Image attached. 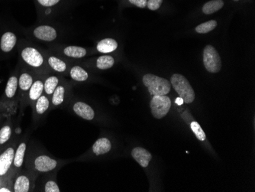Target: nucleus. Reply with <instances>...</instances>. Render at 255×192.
I'll list each match as a JSON object with an SVG mask.
<instances>
[{
	"mask_svg": "<svg viewBox=\"0 0 255 192\" xmlns=\"http://www.w3.org/2000/svg\"><path fill=\"white\" fill-rule=\"evenodd\" d=\"M51 100V110L57 108H65L71 100V87L65 79L63 78L53 93Z\"/></svg>",
	"mask_w": 255,
	"mask_h": 192,
	"instance_id": "obj_10",
	"label": "nucleus"
},
{
	"mask_svg": "<svg viewBox=\"0 0 255 192\" xmlns=\"http://www.w3.org/2000/svg\"><path fill=\"white\" fill-rule=\"evenodd\" d=\"M38 10V18L42 22H49L67 7L68 0H34Z\"/></svg>",
	"mask_w": 255,
	"mask_h": 192,
	"instance_id": "obj_3",
	"label": "nucleus"
},
{
	"mask_svg": "<svg viewBox=\"0 0 255 192\" xmlns=\"http://www.w3.org/2000/svg\"><path fill=\"white\" fill-rule=\"evenodd\" d=\"M118 45L117 40L111 38H104L99 41L97 45V50L103 54H109L116 51L118 48Z\"/></svg>",
	"mask_w": 255,
	"mask_h": 192,
	"instance_id": "obj_27",
	"label": "nucleus"
},
{
	"mask_svg": "<svg viewBox=\"0 0 255 192\" xmlns=\"http://www.w3.org/2000/svg\"><path fill=\"white\" fill-rule=\"evenodd\" d=\"M0 192H12V186L8 183H4L0 186Z\"/></svg>",
	"mask_w": 255,
	"mask_h": 192,
	"instance_id": "obj_34",
	"label": "nucleus"
},
{
	"mask_svg": "<svg viewBox=\"0 0 255 192\" xmlns=\"http://www.w3.org/2000/svg\"><path fill=\"white\" fill-rule=\"evenodd\" d=\"M13 123L9 118L0 126V152L13 140Z\"/></svg>",
	"mask_w": 255,
	"mask_h": 192,
	"instance_id": "obj_22",
	"label": "nucleus"
},
{
	"mask_svg": "<svg viewBox=\"0 0 255 192\" xmlns=\"http://www.w3.org/2000/svg\"><path fill=\"white\" fill-rule=\"evenodd\" d=\"M151 114L156 119H162L165 117L171 107V100L166 95L153 96L150 100Z\"/></svg>",
	"mask_w": 255,
	"mask_h": 192,
	"instance_id": "obj_16",
	"label": "nucleus"
},
{
	"mask_svg": "<svg viewBox=\"0 0 255 192\" xmlns=\"http://www.w3.org/2000/svg\"><path fill=\"white\" fill-rule=\"evenodd\" d=\"M217 26V21L215 20H210V21H206L204 23L200 24L196 28V31L200 34H206V33L210 32L213 31Z\"/></svg>",
	"mask_w": 255,
	"mask_h": 192,
	"instance_id": "obj_30",
	"label": "nucleus"
},
{
	"mask_svg": "<svg viewBox=\"0 0 255 192\" xmlns=\"http://www.w3.org/2000/svg\"><path fill=\"white\" fill-rule=\"evenodd\" d=\"M203 63L209 72L218 73L222 68V61L219 53L212 45H207L203 51Z\"/></svg>",
	"mask_w": 255,
	"mask_h": 192,
	"instance_id": "obj_17",
	"label": "nucleus"
},
{
	"mask_svg": "<svg viewBox=\"0 0 255 192\" xmlns=\"http://www.w3.org/2000/svg\"><path fill=\"white\" fill-rule=\"evenodd\" d=\"M114 58L113 56L108 55V54L100 56L96 62L97 68L100 70L110 69L114 66Z\"/></svg>",
	"mask_w": 255,
	"mask_h": 192,
	"instance_id": "obj_28",
	"label": "nucleus"
},
{
	"mask_svg": "<svg viewBox=\"0 0 255 192\" xmlns=\"http://www.w3.org/2000/svg\"><path fill=\"white\" fill-rule=\"evenodd\" d=\"M234 1H236V2H237V1H239V0H234Z\"/></svg>",
	"mask_w": 255,
	"mask_h": 192,
	"instance_id": "obj_38",
	"label": "nucleus"
},
{
	"mask_svg": "<svg viewBox=\"0 0 255 192\" xmlns=\"http://www.w3.org/2000/svg\"><path fill=\"white\" fill-rule=\"evenodd\" d=\"M28 135H24L18 140V145L15 149V155H14L13 164L11 169V176L14 178L15 175L22 169L25 163V154H26L27 148H28Z\"/></svg>",
	"mask_w": 255,
	"mask_h": 192,
	"instance_id": "obj_18",
	"label": "nucleus"
},
{
	"mask_svg": "<svg viewBox=\"0 0 255 192\" xmlns=\"http://www.w3.org/2000/svg\"><path fill=\"white\" fill-rule=\"evenodd\" d=\"M131 155L133 159L143 168L147 167L150 160H152L151 154L147 150L141 147L133 149Z\"/></svg>",
	"mask_w": 255,
	"mask_h": 192,
	"instance_id": "obj_25",
	"label": "nucleus"
},
{
	"mask_svg": "<svg viewBox=\"0 0 255 192\" xmlns=\"http://www.w3.org/2000/svg\"><path fill=\"white\" fill-rule=\"evenodd\" d=\"M20 61L23 67H26L37 75H46L51 72L46 63L44 50L28 41L22 42L18 49Z\"/></svg>",
	"mask_w": 255,
	"mask_h": 192,
	"instance_id": "obj_2",
	"label": "nucleus"
},
{
	"mask_svg": "<svg viewBox=\"0 0 255 192\" xmlns=\"http://www.w3.org/2000/svg\"><path fill=\"white\" fill-rule=\"evenodd\" d=\"M32 109L33 123L38 127L51 111L50 97L43 94L31 107Z\"/></svg>",
	"mask_w": 255,
	"mask_h": 192,
	"instance_id": "obj_13",
	"label": "nucleus"
},
{
	"mask_svg": "<svg viewBox=\"0 0 255 192\" xmlns=\"http://www.w3.org/2000/svg\"><path fill=\"white\" fill-rule=\"evenodd\" d=\"M163 0H148L147 2V7L149 9L154 10L158 9L161 5Z\"/></svg>",
	"mask_w": 255,
	"mask_h": 192,
	"instance_id": "obj_32",
	"label": "nucleus"
},
{
	"mask_svg": "<svg viewBox=\"0 0 255 192\" xmlns=\"http://www.w3.org/2000/svg\"><path fill=\"white\" fill-rule=\"evenodd\" d=\"M4 183H8L7 182H5V180H3V179H2V178H0V186H2V184H4ZM9 184V183H8ZM11 185V184H10Z\"/></svg>",
	"mask_w": 255,
	"mask_h": 192,
	"instance_id": "obj_36",
	"label": "nucleus"
},
{
	"mask_svg": "<svg viewBox=\"0 0 255 192\" xmlns=\"http://www.w3.org/2000/svg\"><path fill=\"white\" fill-rule=\"evenodd\" d=\"M18 74L19 69H16L8 77L3 96L0 100V105L5 107L8 104L18 102Z\"/></svg>",
	"mask_w": 255,
	"mask_h": 192,
	"instance_id": "obj_11",
	"label": "nucleus"
},
{
	"mask_svg": "<svg viewBox=\"0 0 255 192\" xmlns=\"http://www.w3.org/2000/svg\"><path fill=\"white\" fill-rule=\"evenodd\" d=\"M19 139L14 138L5 148L0 152V178L12 186L11 169L13 164L14 155Z\"/></svg>",
	"mask_w": 255,
	"mask_h": 192,
	"instance_id": "obj_5",
	"label": "nucleus"
},
{
	"mask_svg": "<svg viewBox=\"0 0 255 192\" xmlns=\"http://www.w3.org/2000/svg\"><path fill=\"white\" fill-rule=\"evenodd\" d=\"M50 51L59 55L64 59H80L84 58L87 54V50L83 47L76 45H61V44H52Z\"/></svg>",
	"mask_w": 255,
	"mask_h": 192,
	"instance_id": "obj_14",
	"label": "nucleus"
},
{
	"mask_svg": "<svg viewBox=\"0 0 255 192\" xmlns=\"http://www.w3.org/2000/svg\"><path fill=\"white\" fill-rule=\"evenodd\" d=\"M45 75H37L28 91L25 100V107H31L35 101L44 94V77Z\"/></svg>",
	"mask_w": 255,
	"mask_h": 192,
	"instance_id": "obj_21",
	"label": "nucleus"
},
{
	"mask_svg": "<svg viewBox=\"0 0 255 192\" xmlns=\"http://www.w3.org/2000/svg\"><path fill=\"white\" fill-rule=\"evenodd\" d=\"M190 127L191 130H193L194 134L196 135V138L198 139L200 141H205L206 139V134H205L204 131H203L202 127H200L197 122H192L190 124Z\"/></svg>",
	"mask_w": 255,
	"mask_h": 192,
	"instance_id": "obj_31",
	"label": "nucleus"
},
{
	"mask_svg": "<svg viewBox=\"0 0 255 192\" xmlns=\"http://www.w3.org/2000/svg\"><path fill=\"white\" fill-rule=\"evenodd\" d=\"M69 77L77 82H84L89 78V74L84 68L80 65H71L68 71Z\"/></svg>",
	"mask_w": 255,
	"mask_h": 192,
	"instance_id": "obj_26",
	"label": "nucleus"
},
{
	"mask_svg": "<svg viewBox=\"0 0 255 192\" xmlns=\"http://www.w3.org/2000/svg\"><path fill=\"white\" fill-rule=\"evenodd\" d=\"M1 119H2V117H1V116H0V126H1V124H2V123H1Z\"/></svg>",
	"mask_w": 255,
	"mask_h": 192,
	"instance_id": "obj_37",
	"label": "nucleus"
},
{
	"mask_svg": "<svg viewBox=\"0 0 255 192\" xmlns=\"http://www.w3.org/2000/svg\"><path fill=\"white\" fill-rule=\"evenodd\" d=\"M44 54L47 65L52 72L61 76L68 75L69 69L71 65V61L61 58L51 51L44 50Z\"/></svg>",
	"mask_w": 255,
	"mask_h": 192,
	"instance_id": "obj_12",
	"label": "nucleus"
},
{
	"mask_svg": "<svg viewBox=\"0 0 255 192\" xmlns=\"http://www.w3.org/2000/svg\"><path fill=\"white\" fill-rule=\"evenodd\" d=\"M176 103H177L178 105H182V104H183V99L178 97V98H177V100H176Z\"/></svg>",
	"mask_w": 255,
	"mask_h": 192,
	"instance_id": "obj_35",
	"label": "nucleus"
},
{
	"mask_svg": "<svg viewBox=\"0 0 255 192\" xmlns=\"http://www.w3.org/2000/svg\"><path fill=\"white\" fill-rule=\"evenodd\" d=\"M67 106L75 115L80 118L87 121H92L95 118L96 114L94 109L92 108L91 106L81 100H71L66 107Z\"/></svg>",
	"mask_w": 255,
	"mask_h": 192,
	"instance_id": "obj_19",
	"label": "nucleus"
},
{
	"mask_svg": "<svg viewBox=\"0 0 255 192\" xmlns=\"http://www.w3.org/2000/svg\"><path fill=\"white\" fill-rule=\"evenodd\" d=\"M38 177L34 172L21 169L12 179V192H34Z\"/></svg>",
	"mask_w": 255,
	"mask_h": 192,
	"instance_id": "obj_6",
	"label": "nucleus"
},
{
	"mask_svg": "<svg viewBox=\"0 0 255 192\" xmlns=\"http://www.w3.org/2000/svg\"><path fill=\"white\" fill-rule=\"evenodd\" d=\"M30 38L35 41L46 44H53L61 38L62 31L56 25L49 22H42L29 28L28 31Z\"/></svg>",
	"mask_w": 255,
	"mask_h": 192,
	"instance_id": "obj_4",
	"label": "nucleus"
},
{
	"mask_svg": "<svg viewBox=\"0 0 255 192\" xmlns=\"http://www.w3.org/2000/svg\"><path fill=\"white\" fill-rule=\"evenodd\" d=\"M223 5H224V2L223 0H211L203 5V13L206 14V15L214 13L221 9Z\"/></svg>",
	"mask_w": 255,
	"mask_h": 192,
	"instance_id": "obj_29",
	"label": "nucleus"
},
{
	"mask_svg": "<svg viewBox=\"0 0 255 192\" xmlns=\"http://www.w3.org/2000/svg\"><path fill=\"white\" fill-rule=\"evenodd\" d=\"M143 84L151 95H167L170 90V84L167 79L152 74H144Z\"/></svg>",
	"mask_w": 255,
	"mask_h": 192,
	"instance_id": "obj_8",
	"label": "nucleus"
},
{
	"mask_svg": "<svg viewBox=\"0 0 255 192\" xmlns=\"http://www.w3.org/2000/svg\"><path fill=\"white\" fill-rule=\"evenodd\" d=\"M18 38L13 31L5 30L0 35V54L6 56L15 51Z\"/></svg>",
	"mask_w": 255,
	"mask_h": 192,
	"instance_id": "obj_20",
	"label": "nucleus"
},
{
	"mask_svg": "<svg viewBox=\"0 0 255 192\" xmlns=\"http://www.w3.org/2000/svg\"><path fill=\"white\" fill-rule=\"evenodd\" d=\"M113 148L111 140L107 137L98 139L92 146V153L97 156L108 154Z\"/></svg>",
	"mask_w": 255,
	"mask_h": 192,
	"instance_id": "obj_24",
	"label": "nucleus"
},
{
	"mask_svg": "<svg viewBox=\"0 0 255 192\" xmlns=\"http://www.w3.org/2000/svg\"><path fill=\"white\" fill-rule=\"evenodd\" d=\"M171 84L176 92L186 104H191L195 100V93L190 82L184 76L174 74L171 77Z\"/></svg>",
	"mask_w": 255,
	"mask_h": 192,
	"instance_id": "obj_9",
	"label": "nucleus"
},
{
	"mask_svg": "<svg viewBox=\"0 0 255 192\" xmlns=\"http://www.w3.org/2000/svg\"><path fill=\"white\" fill-rule=\"evenodd\" d=\"M128 1L130 3L138 7V8H142L147 6V0H128Z\"/></svg>",
	"mask_w": 255,
	"mask_h": 192,
	"instance_id": "obj_33",
	"label": "nucleus"
},
{
	"mask_svg": "<svg viewBox=\"0 0 255 192\" xmlns=\"http://www.w3.org/2000/svg\"><path fill=\"white\" fill-rule=\"evenodd\" d=\"M57 172L44 173L38 176L35 183V192H61L57 181Z\"/></svg>",
	"mask_w": 255,
	"mask_h": 192,
	"instance_id": "obj_15",
	"label": "nucleus"
},
{
	"mask_svg": "<svg viewBox=\"0 0 255 192\" xmlns=\"http://www.w3.org/2000/svg\"><path fill=\"white\" fill-rule=\"evenodd\" d=\"M67 163V160L57 159L42 149L34 147L30 144L27 148L24 165L25 169L40 176L44 173L58 172Z\"/></svg>",
	"mask_w": 255,
	"mask_h": 192,
	"instance_id": "obj_1",
	"label": "nucleus"
},
{
	"mask_svg": "<svg viewBox=\"0 0 255 192\" xmlns=\"http://www.w3.org/2000/svg\"><path fill=\"white\" fill-rule=\"evenodd\" d=\"M62 80V76L55 74L52 71L46 74L44 77V94L51 97L56 87Z\"/></svg>",
	"mask_w": 255,
	"mask_h": 192,
	"instance_id": "obj_23",
	"label": "nucleus"
},
{
	"mask_svg": "<svg viewBox=\"0 0 255 192\" xmlns=\"http://www.w3.org/2000/svg\"><path fill=\"white\" fill-rule=\"evenodd\" d=\"M36 76L37 74L35 73L23 66H21V69H19L18 100L20 103L21 111L25 108L27 95Z\"/></svg>",
	"mask_w": 255,
	"mask_h": 192,
	"instance_id": "obj_7",
	"label": "nucleus"
}]
</instances>
